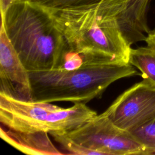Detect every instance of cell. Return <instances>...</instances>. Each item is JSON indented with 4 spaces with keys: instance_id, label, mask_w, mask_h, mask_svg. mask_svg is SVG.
I'll list each match as a JSON object with an SVG mask.
<instances>
[{
    "instance_id": "obj_5",
    "label": "cell",
    "mask_w": 155,
    "mask_h": 155,
    "mask_svg": "<svg viewBox=\"0 0 155 155\" xmlns=\"http://www.w3.org/2000/svg\"><path fill=\"white\" fill-rule=\"evenodd\" d=\"M64 134L73 141L102 155H144V147L131 134L116 126L104 113Z\"/></svg>"
},
{
    "instance_id": "obj_11",
    "label": "cell",
    "mask_w": 155,
    "mask_h": 155,
    "mask_svg": "<svg viewBox=\"0 0 155 155\" xmlns=\"http://www.w3.org/2000/svg\"><path fill=\"white\" fill-rule=\"evenodd\" d=\"M50 134L56 142L59 143L62 148L68 151V154H99L98 152L88 148L73 141L68 137L64 133L53 132Z\"/></svg>"
},
{
    "instance_id": "obj_7",
    "label": "cell",
    "mask_w": 155,
    "mask_h": 155,
    "mask_svg": "<svg viewBox=\"0 0 155 155\" xmlns=\"http://www.w3.org/2000/svg\"><path fill=\"white\" fill-rule=\"evenodd\" d=\"M0 94L22 101H33L29 72L12 45L4 28L0 30Z\"/></svg>"
},
{
    "instance_id": "obj_13",
    "label": "cell",
    "mask_w": 155,
    "mask_h": 155,
    "mask_svg": "<svg viewBox=\"0 0 155 155\" xmlns=\"http://www.w3.org/2000/svg\"><path fill=\"white\" fill-rule=\"evenodd\" d=\"M16 0H0L1 14H4Z\"/></svg>"
},
{
    "instance_id": "obj_8",
    "label": "cell",
    "mask_w": 155,
    "mask_h": 155,
    "mask_svg": "<svg viewBox=\"0 0 155 155\" xmlns=\"http://www.w3.org/2000/svg\"><path fill=\"white\" fill-rule=\"evenodd\" d=\"M1 137L19 151L30 154H62L48 135H21L1 129Z\"/></svg>"
},
{
    "instance_id": "obj_2",
    "label": "cell",
    "mask_w": 155,
    "mask_h": 155,
    "mask_svg": "<svg viewBox=\"0 0 155 155\" xmlns=\"http://www.w3.org/2000/svg\"><path fill=\"white\" fill-rule=\"evenodd\" d=\"M1 16L9 41L28 72L61 67L69 47L44 5L35 1H16Z\"/></svg>"
},
{
    "instance_id": "obj_10",
    "label": "cell",
    "mask_w": 155,
    "mask_h": 155,
    "mask_svg": "<svg viewBox=\"0 0 155 155\" xmlns=\"http://www.w3.org/2000/svg\"><path fill=\"white\" fill-rule=\"evenodd\" d=\"M129 131L144 147V155L155 154V114Z\"/></svg>"
},
{
    "instance_id": "obj_9",
    "label": "cell",
    "mask_w": 155,
    "mask_h": 155,
    "mask_svg": "<svg viewBox=\"0 0 155 155\" xmlns=\"http://www.w3.org/2000/svg\"><path fill=\"white\" fill-rule=\"evenodd\" d=\"M129 63L140 70L145 82L155 87V47L131 48Z\"/></svg>"
},
{
    "instance_id": "obj_4",
    "label": "cell",
    "mask_w": 155,
    "mask_h": 155,
    "mask_svg": "<svg viewBox=\"0 0 155 155\" xmlns=\"http://www.w3.org/2000/svg\"><path fill=\"white\" fill-rule=\"evenodd\" d=\"M97 115L84 103L62 108L49 102L22 101L0 94L1 128L21 135L67 133Z\"/></svg>"
},
{
    "instance_id": "obj_15",
    "label": "cell",
    "mask_w": 155,
    "mask_h": 155,
    "mask_svg": "<svg viewBox=\"0 0 155 155\" xmlns=\"http://www.w3.org/2000/svg\"><path fill=\"white\" fill-rule=\"evenodd\" d=\"M16 1H22V0H16ZM31 1H37V0H31Z\"/></svg>"
},
{
    "instance_id": "obj_12",
    "label": "cell",
    "mask_w": 155,
    "mask_h": 155,
    "mask_svg": "<svg viewBox=\"0 0 155 155\" xmlns=\"http://www.w3.org/2000/svg\"><path fill=\"white\" fill-rule=\"evenodd\" d=\"M101 0H37L41 4L50 7H64L82 4L93 3Z\"/></svg>"
},
{
    "instance_id": "obj_14",
    "label": "cell",
    "mask_w": 155,
    "mask_h": 155,
    "mask_svg": "<svg viewBox=\"0 0 155 155\" xmlns=\"http://www.w3.org/2000/svg\"><path fill=\"white\" fill-rule=\"evenodd\" d=\"M145 42L148 45L155 47V28L148 34Z\"/></svg>"
},
{
    "instance_id": "obj_6",
    "label": "cell",
    "mask_w": 155,
    "mask_h": 155,
    "mask_svg": "<svg viewBox=\"0 0 155 155\" xmlns=\"http://www.w3.org/2000/svg\"><path fill=\"white\" fill-rule=\"evenodd\" d=\"M119 128L130 131L155 114V87L143 80L121 94L104 112Z\"/></svg>"
},
{
    "instance_id": "obj_3",
    "label": "cell",
    "mask_w": 155,
    "mask_h": 155,
    "mask_svg": "<svg viewBox=\"0 0 155 155\" xmlns=\"http://www.w3.org/2000/svg\"><path fill=\"white\" fill-rule=\"evenodd\" d=\"M139 74L130 63L87 65L66 70L29 72L33 101L86 104L101 96L114 81Z\"/></svg>"
},
{
    "instance_id": "obj_1",
    "label": "cell",
    "mask_w": 155,
    "mask_h": 155,
    "mask_svg": "<svg viewBox=\"0 0 155 155\" xmlns=\"http://www.w3.org/2000/svg\"><path fill=\"white\" fill-rule=\"evenodd\" d=\"M127 0H101L64 7L44 5L72 51L101 64L129 63L122 30ZM40 4V3H39Z\"/></svg>"
}]
</instances>
